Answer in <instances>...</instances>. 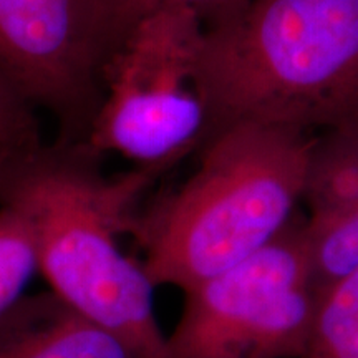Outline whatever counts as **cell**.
Segmentation results:
<instances>
[{
	"label": "cell",
	"mask_w": 358,
	"mask_h": 358,
	"mask_svg": "<svg viewBox=\"0 0 358 358\" xmlns=\"http://www.w3.org/2000/svg\"><path fill=\"white\" fill-rule=\"evenodd\" d=\"M315 136L262 123L213 133L191 176L129 226L153 287L189 292L287 229L302 203Z\"/></svg>",
	"instance_id": "6da1fadb"
},
{
	"label": "cell",
	"mask_w": 358,
	"mask_h": 358,
	"mask_svg": "<svg viewBox=\"0 0 358 358\" xmlns=\"http://www.w3.org/2000/svg\"><path fill=\"white\" fill-rule=\"evenodd\" d=\"M211 136L236 123L358 127V0H244L204 25Z\"/></svg>",
	"instance_id": "7a4b0ae2"
},
{
	"label": "cell",
	"mask_w": 358,
	"mask_h": 358,
	"mask_svg": "<svg viewBox=\"0 0 358 358\" xmlns=\"http://www.w3.org/2000/svg\"><path fill=\"white\" fill-rule=\"evenodd\" d=\"M155 169L101 178L66 155H25L0 185L34 231L38 272L66 307L122 338L138 358H171L153 284L120 248Z\"/></svg>",
	"instance_id": "3957f363"
},
{
	"label": "cell",
	"mask_w": 358,
	"mask_h": 358,
	"mask_svg": "<svg viewBox=\"0 0 358 358\" xmlns=\"http://www.w3.org/2000/svg\"><path fill=\"white\" fill-rule=\"evenodd\" d=\"M203 40V20L185 7L159 8L129 25L103 64L83 150L122 155L163 174L203 146L211 133Z\"/></svg>",
	"instance_id": "277c9868"
},
{
	"label": "cell",
	"mask_w": 358,
	"mask_h": 358,
	"mask_svg": "<svg viewBox=\"0 0 358 358\" xmlns=\"http://www.w3.org/2000/svg\"><path fill=\"white\" fill-rule=\"evenodd\" d=\"M303 222L185 294L168 335L171 358H301L310 338L317 290Z\"/></svg>",
	"instance_id": "5b68a950"
},
{
	"label": "cell",
	"mask_w": 358,
	"mask_h": 358,
	"mask_svg": "<svg viewBox=\"0 0 358 358\" xmlns=\"http://www.w3.org/2000/svg\"><path fill=\"white\" fill-rule=\"evenodd\" d=\"M118 42L108 0H0V70L85 140Z\"/></svg>",
	"instance_id": "8992f818"
},
{
	"label": "cell",
	"mask_w": 358,
	"mask_h": 358,
	"mask_svg": "<svg viewBox=\"0 0 358 358\" xmlns=\"http://www.w3.org/2000/svg\"><path fill=\"white\" fill-rule=\"evenodd\" d=\"M0 358H138L55 294L24 295L0 315Z\"/></svg>",
	"instance_id": "52a82bcc"
},
{
	"label": "cell",
	"mask_w": 358,
	"mask_h": 358,
	"mask_svg": "<svg viewBox=\"0 0 358 358\" xmlns=\"http://www.w3.org/2000/svg\"><path fill=\"white\" fill-rule=\"evenodd\" d=\"M302 201L308 206L307 219L334 216L358 204V127L317 134Z\"/></svg>",
	"instance_id": "ba28073f"
},
{
	"label": "cell",
	"mask_w": 358,
	"mask_h": 358,
	"mask_svg": "<svg viewBox=\"0 0 358 358\" xmlns=\"http://www.w3.org/2000/svg\"><path fill=\"white\" fill-rule=\"evenodd\" d=\"M301 358H358V272L317 290L310 338Z\"/></svg>",
	"instance_id": "9c48e42d"
},
{
	"label": "cell",
	"mask_w": 358,
	"mask_h": 358,
	"mask_svg": "<svg viewBox=\"0 0 358 358\" xmlns=\"http://www.w3.org/2000/svg\"><path fill=\"white\" fill-rule=\"evenodd\" d=\"M315 290L358 272V204L302 224Z\"/></svg>",
	"instance_id": "30bf717a"
},
{
	"label": "cell",
	"mask_w": 358,
	"mask_h": 358,
	"mask_svg": "<svg viewBox=\"0 0 358 358\" xmlns=\"http://www.w3.org/2000/svg\"><path fill=\"white\" fill-rule=\"evenodd\" d=\"M38 272L34 231L15 203L0 199V315L24 297Z\"/></svg>",
	"instance_id": "8fae6325"
},
{
	"label": "cell",
	"mask_w": 358,
	"mask_h": 358,
	"mask_svg": "<svg viewBox=\"0 0 358 358\" xmlns=\"http://www.w3.org/2000/svg\"><path fill=\"white\" fill-rule=\"evenodd\" d=\"M35 106L0 70V150L29 155L40 148Z\"/></svg>",
	"instance_id": "7c38bea8"
},
{
	"label": "cell",
	"mask_w": 358,
	"mask_h": 358,
	"mask_svg": "<svg viewBox=\"0 0 358 358\" xmlns=\"http://www.w3.org/2000/svg\"><path fill=\"white\" fill-rule=\"evenodd\" d=\"M243 2L244 0H108L116 30H118V40L127 32L129 25L159 8H189L198 13L204 25H209L236 10Z\"/></svg>",
	"instance_id": "4fadbf2b"
},
{
	"label": "cell",
	"mask_w": 358,
	"mask_h": 358,
	"mask_svg": "<svg viewBox=\"0 0 358 358\" xmlns=\"http://www.w3.org/2000/svg\"><path fill=\"white\" fill-rule=\"evenodd\" d=\"M30 155V153H29ZM25 155L13 153V151L0 150V185L6 181V178L12 173V169L15 168V164L24 158Z\"/></svg>",
	"instance_id": "5bb4252c"
}]
</instances>
